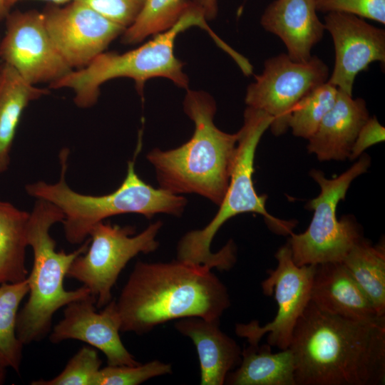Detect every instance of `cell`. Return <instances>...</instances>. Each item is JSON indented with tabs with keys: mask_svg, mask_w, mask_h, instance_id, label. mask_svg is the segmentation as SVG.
Segmentation results:
<instances>
[{
	"mask_svg": "<svg viewBox=\"0 0 385 385\" xmlns=\"http://www.w3.org/2000/svg\"><path fill=\"white\" fill-rule=\"evenodd\" d=\"M115 304L120 332L143 334L185 317L220 320L230 299L226 286L206 266L138 261Z\"/></svg>",
	"mask_w": 385,
	"mask_h": 385,
	"instance_id": "obj_2",
	"label": "cell"
},
{
	"mask_svg": "<svg viewBox=\"0 0 385 385\" xmlns=\"http://www.w3.org/2000/svg\"><path fill=\"white\" fill-rule=\"evenodd\" d=\"M317 11L314 0H275L263 13L261 24L282 41L292 60L306 62L325 31Z\"/></svg>",
	"mask_w": 385,
	"mask_h": 385,
	"instance_id": "obj_16",
	"label": "cell"
},
{
	"mask_svg": "<svg viewBox=\"0 0 385 385\" xmlns=\"http://www.w3.org/2000/svg\"><path fill=\"white\" fill-rule=\"evenodd\" d=\"M206 21L192 4L175 25L148 42L122 53L104 51L86 66L72 70L51 83L49 88L72 90L75 104L82 108L93 106L99 97L101 86L117 78H132L139 92L146 81L156 77L168 78L178 86L188 88L189 81L183 72V63L174 53L175 41L180 33L191 26H198L215 38L216 35Z\"/></svg>",
	"mask_w": 385,
	"mask_h": 385,
	"instance_id": "obj_7",
	"label": "cell"
},
{
	"mask_svg": "<svg viewBox=\"0 0 385 385\" xmlns=\"http://www.w3.org/2000/svg\"><path fill=\"white\" fill-rule=\"evenodd\" d=\"M294 358L289 348L272 353L269 344H250L242 350L238 367L225 384L232 385H296Z\"/></svg>",
	"mask_w": 385,
	"mask_h": 385,
	"instance_id": "obj_21",
	"label": "cell"
},
{
	"mask_svg": "<svg viewBox=\"0 0 385 385\" xmlns=\"http://www.w3.org/2000/svg\"><path fill=\"white\" fill-rule=\"evenodd\" d=\"M338 89L328 81L303 96L292 109L288 128L294 136L309 138L332 108Z\"/></svg>",
	"mask_w": 385,
	"mask_h": 385,
	"instance_id": "obj_26",
	"label": "cell"
},
{
	"mask_svg": "<svg viewBox=\"0 0 385 385\" xmlns=\"http://www.w3.org/2000/svg\"><path fill=\"white\" fill-rule=\"evenodd\" d=\"M36 200L27 224L28 245L34 253L32 270L27 277L29 296L16 321V335L24 345L38 342L48 335L53 316L60 308L91 294L83 285L74 290H66L63 286L70 266L86 251L90 239L72 252L57 251L50 230L61 222L64 215L54 204Z\"/></svg>",
	"mask_w": 385,
	"mask_h": 385,
	"instance_id": "obj_6",
	"label": "cell"
},
{
	"mask_svg": "<svg viewBox=\"0 0 385 385\" xmlns=\"http://www.w3.org/2000/svg\"><path fill=\"white\" fill-rule=\"evenodd\" d=\"M42 14L54 46L72 70L88 65L125 31L74 0L64 6L48 4Z\"/></svg>",
	"mask_w": 385,
	"mask_h": 385,
	"instance_id": "obj_13",
	"label": "cell"
},
{
	"mask_svg": "<svg viewBox=\"0 0 385 385\" xmlns=\"http://www.w3.org/2000/svg\"><path fill=\"white\" fill-rule=\"evenodd\" d=\"M319 309L354 320H374L372 304L342 262L315 265L311 299Z\"/></svg>",
	"mask_w": 385,
	"mask_h": 385,
	"instance_id": "obj_18",
	"label": "cell"
},
{
	"mask_svg": "<svg viewBox=\"0 0 385 385\" xmlns=\"http://www.w3.org/2000/svg\"><path fill=\"white\" fill-rule=\"evenodd\" d=\"M29 213L0 200V284L26 279Z\"/></svg>",
	"mask_w": 385,
	"mask_h": 385,
	"instance_id": "obj_22",
	"label": "cell"
},
{
	"mask_svg": "<svg viewBox=\"0 0 385 385\" xmlns=\"http://www.w3.org/2000/svg\"><path fill=\"white\" fill-rule=\"evenodd\" d=\"M202 12L207 20L213 19L217 12V0H192Z\"/></svg>",
	"mask_w": 385,
	"mask_h": 385,
	"instance_id": "obj_32",
	"label": "cell"
},
{
	"mask_svg": "<svg viewBox=\"0 0 385 385\" xmlns=\"http://www.w3.org/2000/svg\"><path fill=\"white\" fill-rule=\"evenodd\" d=\"M264 66L262 73L247 87L245 101L247 106L271 115L270 128L279 135L289 128V118L297 102L327 81L329 68L317 56L297 62L285 53L267 59Z\"/></svg>",
	"mask_w": 385,
	"mask_h": 385,
	"instance_id": "obj_11",
	"label": "cell"
},
{
	"mask_svg": "<svg viewBox=\"0 0 385 385\" xmlns=\"http://www.w3.org/2000/svg\"><path fill=\"white\" fill-rule=\"evenodd\" d=\"M9 9L8 0H0V21L6 19L9 13Z\"/></svg>",
	"mask_w": 385,
	"mask_h": 385,
	"instance_id": "obj_34",
	"label": "cell"
},
{
	"mask_svg": "<svg viewBox=\"0 0 385 385\" xmlns=\"http://www.w3.org/2000/svg\"><path fill=\"white\" fill-rule=\"evenodd\" d=\"M342 262L369 299L378 315L385 317V248L362 238Z\"/></svg>",
	"mask_w": 385,
	"mask_h": 385,
	"instance_id": "obj_23",
	"label": "cell"
},
{
	"mask_svg": "<svg viewBox=\"0 0 385 385\" xmlns=\"http://www.w3.org/2000/svg\"><path fill=\"white\" fill-rule=\"evenodd\" d=\"M191 0H145L133 23L121 34L124 44H135L175 25L191 7Z\"/></svg>",
	"mask_w": 385,
	"mask_h": 385,
	"instance_id": "obj_25",
	"label": "cell"
},
{
	"mask_svg": "<svg viewBox=\"0 0 385 385\" xmlns=\"http://www.w3.org/2000/svg\"><path fill=\"white\" fill-rule=\"evenodd\" d=\"M385 128L376 117H369L360 128L352 145L349 159L354 160L373 145L384 141Z\"/></svg>",
	"mask_w": 385,
	"mask_h": 385,
	"instance_id": "obj_31",
	"label": "cell"
},
{
	"mask_svg": "<svg viewBox=\"0 0 385 385\" xmlns=\"http://www.w3.org/2000/svg\"><path fill=\"white\" fill-rule=\"evenodd\" d=\"M50 93L26 81L12 67L0 66V175L10 163V152L24 111Z\"/></svg>",
	"mask_w": 385,
	"mask_h": 385,
	"instance_id": "obj_20",
	"label": "cell"
},
{
	"mask_svg": "<svg viewBox=\"0 0 385 385\" xmlns=\"http://www.w3.org/2000/svg\"><path fill=\"white\" fill-rule=\"evenodd\" d=\"M23 1V0H8V5L11 8L14 4H16V3H18L19 1ZM41 1H47V2H48V4H56V5H61V4H68V3L71 2L73 0H41Z\"/></svg>",
	"mask_w": 385,
	"mask_h": 385,
	"instance_id": "obj_33",
	"label": "cell"
},
{
	"mask_svg": "<svg viewBox=\"0 0 385 385\" xmlns=\"http://www.w3.org/2000/svg\"><path fill=\"white\" fill-rule=\"evenodd\" d=\"M275 258L277 267L268 270V277L262 282L265 294H274L277 304L275 317L264 326L257 320L237 324L235 333L247 339L250 344H258L268 334L267 344L283 350L289 347L295 325L310 302L315 265L297 266L288 243L277 250Z\"/></svg>",
	"mask_w": 385,
	"mask_h": 385,
	"instance_id": "obj_10",
	"label": "cell"
},
{
	"mask_svg": "<svg viewBox=\"0 0 385 385\" xmlns=\"http://www.w3.org/2000/svg\"><path fill=\"white\" fill-rule=\"evenodd\" d=\"M170 364L159 360L133 366H110L100 369L95 385H138L151 378L171 373Z\"/></svg>",
	"mask_w": 385,
	"mask_h": 385,
	"instance_id": "obj_28",
	"label": "cell"
},
{
	"mask_svg": "<svg viewBox=\"0 0 385 385\" xmlns=\"http://www.w3.org/2000/svg\"><path fill=\"white\" fill-rule=\"evenodd\" d=\"M29 290L27 278L0 284V359L19 374L24 344L16 335V321L19 305Z\"/></svg>",
	"mask_w": 385,
	"mask_h": 385,
	"instance_id": "obj_24",
	"label": "cell"
},
{
	"mask_svg": "<svg viewBox=\"0 0 385 385\" xmlns=\"http://www.w3.org/2000/svg\"><path fill=\"white\" fill-rule=\"evenodd\" d=\"M90 7L125 29L140 13L145 0H74Z\"/></svg>",
	"mask_w": 385,
	"mask_h": 385,
	"instance_id": "obj_30",
	"label": "cell"
},
{
	"mask_svg": "<svg viewBox=\"0 0 385 385\" xmlns=\"http://www.w3.org/2000/svg\"><path fill=\"white\" fill-rule=\"evenodd\" d=\"M369 118L364 100L353 98L338 89L332 108L307 139L308 152L320 161L345 160L349 157L360 128Z\"/></svg>",
	"mask_w": 385,
	"mask_h": 385,
	"instance_id": "obj_17",
	"label": "cell"
},
{
	"mask_svg": "<svg viewBox=\"0 0 385 385\" xmlns=\"http://www.w3.org/2000/svg\"><path fill=\"white\" fill-rule=\"evenodd\" d=\"M163 226L158 220L133 235L132 226L104 223L95 225L86 251L72 262L66 276L86 287L96 298V307L111 301V291L121 271L139 253L148 254L159 246L156 237Z\"/></svg>",
	"mask_w": 385,
	"mask_h": 385,
	"instance_id": "obj_9",
	"label": "cell"
},
{
	"mask_svg": "<svg viewBox=\"0 0 385 385\" xmlns=\"http://www.w3.org/2000/svg\"><path fill=\"white\" fill-rule=\"evenodd\" d=\"M7 366L0 359V384H4L6 378V368Z\"/></svg>",
	"mask_w": 385,
	"mask_h": 385,
	"instance_id": "obj_35",
	"label": "cell"
},
{
	"mask_svg": "<svg viewBox=\"0 0 385 385\" xmlns=\"http://www.w3.org/2000/svg\"><path fill=\"white\" fill-rule=\"evenodd\" d=\"M272 121V117L267 113L249 106L246 108L243 125L237 132L236 155L228 187L219 210L205 227L188 232L182 237L177 246V260L210 269H231L236 262L234 242L230 240L217 252H211L210 245L223 224L242 213L262 215L268 227L277 233L289 235L292 232L295 223L278 219L267 211V197L257 195L252 180L256 149Z\"/></svg>",
	"mask_w": 385,
	"mask_h": 385,
	"instance_id": "obj_4",
	"label": "cell"
},
{
	"mask_svg": "<svg viewBox=\"0 0 385 385\" xmlns=\"http://www.w3.org/2000/svg\"><path fill=\"white\" fill-rule=\"evenodd\" d=\"M370 164V158L364 154L349 169L333 179L326 178L320 170L310 171L309 175L319 185L320 192L307 204V208L314 211L307 229L302 233L289 234L288 245L297 266L342 262L363 238L353 217L337 219V208L339 202L344 199L352 181L366 172Z\"/></svg>",
	"mask_w": 385,
	"mask_h": 385,
	"instance_id": "obj_8",
	"label": "cell"
},
{
	"mask_svg": "<svg viewBox=\"0 0 385 385\" xmlns=\"http://www.w3.org/2000/svg\"><path fill=\"white\" fill-rule=\"evenodd\" d=\"M296 385H382L385 317L354 320L319 309L311 300L289 347Z\"/></svg>",
	"mask_w": 385,
	"mask_h": 385,
	"instance_id": "obj_1",
	"label": "cell"
},
{
	"mask_svg": "<svg viewBox=\"0 0 385 385\" xmlns=\"http://www.w3.org/2000/svg\"><path fill=\"white\" fill-rule=\"evenodd\" d=\"M324 29L332 37L334 66L327 81L337 89L352 96L356 75L374 61L385 62V31L359 16L329 12Z\"/></svg>",
	"mask_w": 385,
	"mask_h": 385,
	"instance_id": "obj_14",
	"label": "cell"
},
{
	"mask_svg": "<svg viewBox=\"0 0 385 385\" xmlns=\"http://www.w3.org/2000/svg\"><path fill=\"white\" fill-rule=\"evenodd\" d=\"M183 108L195 124L190 139L168 150L154 148L147 160L160 188L175 195L197 194L220 205L235 158L237 133H225L215 125L216 103L204 91L187 90Z\"/></svg>",
	"mask_w": 385,
	"mask_h": 385,
	"instance_id": "obj_3",
	"label": "cell"
},
{
	"mask_svg": "<svg viewBox=\"0 0 385 385\" xmlns=\"http://www.w3.org/2000/svg\"><path fill=\"white\" fill-rule=\"evenodd\" d=\"M102 361L93 346H84L51 379L32 381L31 385H95Z\"/></svg>",
	"mask_w": 385,
	"mask_h": 385,
	"instance_id": "obj_27",
	"label": "cell"
},
{
	"mask_svg": "<svg viewBox=\"0 0 385 385\" xmlns=\"http://www.w3.org/2000/svg\"><path fill=\"white\" fill-rule=\"evenodd\" d=\"M96 298L91 294L66 306L63 317L53 328L49 339L53 344L76 339L101 351L110 366L139 364L123 345L119 332L120 318L115 300L96 312Z\"/></svg>",
	"mask_w": 385,
	"mask_h": 385,
	"instance_id": "obj_15",
	"label": "cell"
},
{
	"mask_svg": "<svg viewBox=\"0 0 385 385\" xmlns=\"http://www.w3.org/2000/svg\"><path fill=\"white\" fill-rule=\"evenodd\" d=\"M321 12H341L385 24V0H314Z\"/></svg>",
	"mask_w": 385,
	"mask_h": 385,
	"instance_id": "obj_29",
	"label": "cell"
},
{
	"mask_svg": "<svg viewBox=\"0 0 385 385\" xmlns=\"http://www.w3.org/2000/svg\"><path fill=\"white\" fill-rule=\"evenodd\" d=\"M0 40H1V37H0Z\"/></svg>",
	"mask_w": 385,
	"mask_h": 385,
	"instance_id": "obj_36",
	"label": "cell"
},
{
	"mask_svg": "<svg viewBox=\"0 0 385 385\" xmlns=\"http://www.w3.org/2000/svg\"><path fill=\"white\" fill-rule=\"evenodd\" d=\"M140 149L139 142L133 159L128 163L125 179L110 193L85 195L68 185L66 174L69 150L66 148L59 155L61 175L58 182L51 184L38 181L29 184L25 188L26 192L54 204L62 211L65 237L73 245L83 243L93 226L109 217L126 213L140 214L148 219L159 213L181 216L188 202L185 197L160 188H155L137 174L135 158Z\"/></svg>",
	"mask_w": 385,
	"mask_h": 385,
	"instance_id": "obj_5",
	"label": "cell"
},
{
	"mask_svg": "<svg viewBox=\"0 0 385 385\" xmlns=\"http://www.w3.org/2000/svg\"><path fill=\"white\" fill-rule=\"evenodd\" d=\"M219 324L220 320L199 317L182 318L175 323L176 330L189 337L195 346L201 385L224 384L227 374L241 361L240 347Z\"/></svg>",
	"mask_w": 385,
	"mask_h": 385,
	"instance_id": "obj_19",
	"label": "cell"
},
{
	"mask_svg": "<svg viewBox=\"0 0 385 385\" xmlns=\"http://www.w3.org/2000/svg\"><path fill=\"white\" fill-rule=\"evenodd\" d=\"M0 40V58L26 81L53 83L72 71L62 58L46 28L42 12H9Z\"/></svg>",
	"mask_w": 385,
	"mask_h": 385,
	"instance_id": "obj_12",
	"label": "cell"
}]
</instances>
